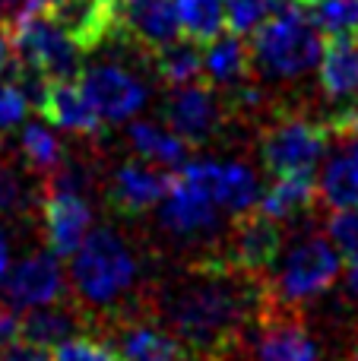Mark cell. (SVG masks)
<instances>
[{
    "mask_svg": "<svg viewBox=\"0 0 358 361\" xmlns=\"http://www.w3.org/2000/svg\"><path fill=\"white\" fill-rule=\"evenodd\" d=\"M327 149V121H314L308 114H279L260 133V162L273 178L314 175Z\"/></svg>",
    "mask_w": 358,
    "mask_h": 361,
    "instance_id": "5",
    "label": "cell"
},
{
    "mask_svg": "<svg viewBox=\"0 0 358 361\" xmlns=\"http://www.w3.org/2000/svg\"><path fill=\"white\" fill-rule=\"evenodd\" d=\"M42 225L51 254L73 257V250L92 231V209L82 193L54 178H44L42 187Z\"/></svg>",
    "mask_w": 358,
    "mask_h": 361,
    "instance_id": "9",
    "label": "cell"
},
{
    "mask_svg": "<svg viewBox=\"0 0 358 361\" xmlns=\"http://www.w3.org/2000/svg\"><path fill=\"white\" fill-rule=\"evenodd\" d=\"M251 76L247 42L235 32H222L203 44V80L216 89H228Z\"/></svg>",
    "mask_w": 358,
    "mask_h": 361,
    "instance_id": "23",
    "label": "cell"
},
{
    "mask_svg": "<svg viewBox=\"0 0 358 361\" xmlns=\"http://www.w3.org/2000/svg\"><path fill=\"white\" fill-rule=\"evenodd\" d=\"M35 111L51 127H61V130H70V133H99L101 124H105L76 76L44 82L42 95L35 102Z\"/></svg>",
    "mask_w": 358,
    "mask_h": 361,
    "instance_id": "16",
    "label": "cell"
},
{
    "mask_svg": "<svg viewBox=\"0 0 358 361\" xmlns=\"http://www.w3.org/2000/svg\"><path fill=\"white\" fill-rule=\"evenodd\" d=\"M321 89L333 102L358 99V35H327L321 44Z\"/></svg>",
    "mask_w": 358,
    "mask_h": 361,
    "instance_id": "21",
    "label": "cell"
},
{
    "mask_svg": "<svg viewBox=\"0 0 358 361\" xmlns=\"http://www.w3.org/2000/svg\"><path fill=\"white\" fill-rule=\"evenodd\" d=\"M0 361H51V352L38 349L32 343H23V339H13L0 349Z\"/></svg>",
    "mask_w": 358,
    "mask_h": 361,
    "instance_id": "35",
    "label": "cell"
},
{
    "mask_svg": "<svg viewBox=\"0 0 358 361\" xmlns=\"http://www.w3.org/2000/svg\"><path fill=\"white\" fill-rule=\"evenodd\" d=\"M51 361H127L111 343H101L92 336H70L57 349H51Z\"/></svg>",
    "mask_w": 358,
    "mask_h": 361,
    "instance_id": "32",
    "label": "cell"
},
{
    "mask_svg": "<svg viewBox=\"0 0 358 361\" xmlns=\"http://www.w3.org/2000/svg\"><path fill=\"white\" fill-rule=\"evenodd\" d=\"M10 42L13 57L42 73L44 80L80 76V44L61 29V23L44 6H35L32 0H23L10 16Z\"/></svg>",
    "mask_w": 358,
    "mask_h": 361,
    "instance_id": "4",
    "label": "cell"
},
{
    "mask_svg": "<svg viewBox=\"0 0 358 361\" xmlns=\"http://www.w3.org/2000/svg\"><path fill=\"white\" fill-rule=\"evenodd\" d=\"M171 171L149 165L146 159H133L124 162L111 175L108 184V206L121 216H143V212L156 209L162 203L165 190H168Z\"/></svg>",
    "mask_w": 358,
    "mask_h": 361,
    "instance_id": "15",
    "label": "cell"
},
{
    "mask_svg": "<svg viewBox=\"0 0 358 361\" xmlns=\"http://www.w3.org/2000/svg\"><path fill=\"white\" fill-rule=\"evenodd\" d=\"M35 6H51V4H57V0H32Z\"/></svg>",
    "mask_w": 358,
    "mask_h": 361,
    "instance_id": "41",
    "label": "cell"
},
{
    "mask_svg": "<svg viewBox=\"0 0 358 361\" xmlns=\"http://www.w3.org/2000/svg\"><path fill=\"white\" fill-rule=\"evenodd\" d=\"M181 23H178L175 0H118L114 4V38H127L140 54L152 57L165 44L178 42Z\"/></svg>",
    "mask_w": 358,
    "mask_h": 361,
    "instance_id": "11",
    "label": "cell"
},
{
    "mask_svg": "<svg viewBox=\"0 0 358 361\" xmlns=\"http://www.w3.org/2000/svg\"><path fill=\"white\" fill-rule=\"evenodd\" d=\"M279 254H283V222L266 216L260 206L235 212L228 225V247L222 250L226 260L266 276L276 267Z\"/></svg>",
    "mask_w": 358,
    "mask_h": 361,
    "instance_id": "10",
    "label": "cell"
},
{
    "mask_svg": "<svg viewBox=\"0 0 358 361\" xmlns=\"http://www.w3.org/2000/svg\"><path fill=\"white\" fill-rule=\"evenodd\" d=\"M35 200H42V193H35V187H32L29 169L19 171L13 165H0V212L25 216L35 206Z\"/></svg>",
    "mask_w": 358,
    "mask_h": 361,
    "instance_id": "30",
    "label": "cell"
},
{
    "mask_svg": "<svg viewBox=\"0 0 358 361\" xmlns=\"http://www.w3.org/2000/svg\"><path fill=\"white\" fill-rule=\"evenodd\" d=\"M23 0H0V10H13V6H19Z\"/></svg>",
    "mask_w": 358,
    "mask_h": 361,
    "instance_id": "40",
    "label": "cell"
},
{
    "mask_svg": "<svg viewBox=\"0 0 358 361\" xmlns=\"http://www.w3.org/2000/svg\"><path fill=\"white\" fill-rule=\"evenodd\" d=\"M6 269H10V241H6V231L0 225V282H4Z\"/></svg>",
    "mask_w": 358,
    "mask_h": 361,
    "instance_id": "38",
    "label": "cell"
},
{
    "mask_svg": "<svg viewBox=\"0 0 358 361\" xmlns=\"http://www.w3.org/2000/svg\"><path fill=\"white\" fill-rule=\"evenodd\" d=\"M346 282H349V292L358 298V254L349 257V269H346Z\"/></svg>",
    "mask_w": 358,
    "mask_h": 361,
    "instance_id": "39",
    "label": "cell"
},
{
    "mask_svg": "<svg viewBox=\"0 0 358 361\" xmlns=\"http://www.w3.org/2000/svg\"><path fill=\"white\" fill-rule=\"evenodd\" d=\"M76 80L86 89L89 102H92V108L99 111V118L105 121V124H118V121L133 118L146 102L143 82L133 73H127L124 67H114V63L80 70Z\"/></svg>",
    "mask_w": 358,
    "mask_h": 361,
    "instance_id": "14",
    "label": "cell"
},
{
    "mask_svg": "<svg viewBox=\"0 0 358 361\" xmlns=\"http://www.w3.org/2000/svg\"><path fill=\"white\" fill-rule=\"evenodd\" d=\"M70 279L82 305L111 307L137 279V260L111 228H95L73 250Z\"/></svg>",
    "mask_w": 358,
    "mask_h": 361,
    "instance_id": "3",
    "label": "cell"
},
{
    "mask_svg": "<svg viewBox=\"0 0 358 361\" xmlns=\"http://www.w3.org/2000/svg\"><path fill=\"white\" fill-rule=\"evenodd\" d=\"M25 111H29V102L19 92V86L10 80V76L0 73V133L13 130L25 121Z\"/></svg>",
    "mask_w": 358,
    "mask_h": 361,
    "instance_id": "34",
    "label": "cell"
},
{
    "mask_svg": "<svg viewBox=\"0 0 358 361\" xmlns=\"http://www.w3.org/2000/svg\"><path fill=\"white\" fill-rule=\"evenodd\" d=\"M16 326H19L16 311H13L10 305H0V349L16 339Z\"/></svg>",
    "mask_w": 358,
    "mask_h": 361,
    "instance_id": "36",
    "label": "cell"
},
{
    "mask_svg": "<svg viewBox=\"0 0 358 361\" xmlns=\"http://www.w3.org/2000/svg\"><path fill=\"white\" fill-rule=\"evenodd\" d=\"M181 35L197 44L213 42L216 35L226 32V10L222 0H175Z\"/></svg>",
    "mask_w": 358,
    "mask_h": 361,
    "instance_id": "28",
    "label": "cell"
},
{
    "mask_svg": "<svg viewBox=\"0 0 358 361\" xmlns=\"http://www.w3.org/2000/svg\"><path fill=\"white\" fill-rule=\"evenodd\" d=\"M130 143L140 152V159H146L149 165H159V169H168V171H178L190 156V146L178 133L149 124V121H133Z\"/></svg>",
    "mask_w": 358,
    "mask_h": 361,
    "instance_id": "25",
    "label": "cell"
},
{
    "mask_svg": "<svg viewBox=\"0 0 358 361\" xmlns=\"http://www.w3.org/2000/svg\"><path fill=\"white\" fill-rule=\"evenodd\" d=\"M44 10L80 44V51H95L114 38V6L105 0H57Z\"/></svg>",
    "mask_w": 358,
    "mask_h": 361,
    "instance_id": "19",
    "label": "cell"
},
{
    "mask_svg": "<svg viewBox=\"0 0 358 361\" xmlns=\"http://www.w3.org/2000/svg\"><path fill=\"white\" fill-rule=\"evenodd\" d=\"M251 333L257 339V361H317V343L298 317V307L273 298V292L251 324Z\"/></svg>",
    "mask_w": 358,
    "mask_h": 361,
    "instance_id": "7",
    "label": "cell"
},
{
    "mask_svg": "<svg viewBox=\"0 0 358 361\" xmlns=\"http://www.w3.org/2000/svg\"><path fill=\"white\" fill-rule=\"evenodd\" d=\"M159 216L162 225L178 238H197L216 228V216H219V203L213 193L190 178L184 169L171 171L168 190H165L162 203H159Z\"/></svg>",
    "mask_w": 358,
    "mask_h": 361,
    "instance_id": "13",
    "label": "cell"
},
{
    "mask_svg": "<svg viewBox=\"0 0 358 361\" xmlns=\"http://www.w3.org/2000/svg\"><path fill=\"white\" fill-rule=\"evenodd\" d=\"M323 35H358V0H292Z\"/></svg>",
    "mask_w": 358,
    "mask_h": 361,
    "instance_id": "29",
    "label": "cell"
},
{
    "mask_svg": "<svg viewBox=\"0 0 358 361\" xmlns=\"http://www.w3.org/2000/svg\"><path fill=\"white\" fill-rule=\"evenodd\" d=\"M283 0H222V10H226V32L235 35H251L260 23L273 16L279 10Z\"/></svg>",
    "mask_w": 358,
    "mask_h": 361,
    "instance_id": "31",
    "label": "cell"
},
{
    "mask_svg": "<svg viewBox=\"0 0 358 361\" xmlns=\"http://www.w3.org/2000/svg\"><path fill=\"white\" fill-rule=\"evenodd\" d=\"M321 44V32L298 6H289V10L279 6L266 23L251 32V42H247L251 73L257 70L270 80H298L317 67Z\"/></svg>",
    "mask_w": 358,
    "mask_h": 361,
    "instance_id": "2",
    "label": "cell"
},
{
    "mask_svg": "<svg viewBox=\"0 0 358 361\" xmlns=\"http://www.w3.org/2000/svg\"><path fill=\"white\" fill-rule=\"evenodd\" d=\"M19 152L29 171L51 178L63 165V146L44 124H23L19 127Z\"/></svg>",
    "mask_w": 358,
    "mask_h": 361,
    "instance_id": "27",
    "label": "cell"
},
{
    "mask_svg": "<svg viewBox=\"0 0 358 361\" xmlns=\"http://www.w3.org/2000/svg\"><path fill=\"white\" fill-rule=\"evenodd\" d=\"M0 295H4V305H10L13 311H29V307L61 301L67 295V276L61 269V257L48 250V254H32L19 260L16 267L6 269Z\"/></svg>",
    "mask_w": 358,
    "mask_h": 361,
    "instance_id": "12",
    "label": "cell"
},
{
    "mask_svg": "<svg viewBox=\"0 0 358 361\" xmlns=\"http://www.w3.org/2000/svg\"><path fill=\"white\" fill-rule=\"evenodd\" d=\"M13 63V42H10V19H0V73Z\"/></svg>",
    "mask_w": 358,
    "mask_h": 361,
    "instance_id": "37",
    "label": "cell"
},
{
    "mask_svg": "<svg viewBox=\"0 0 358 361\" xmlns=\"http://www.w3.org/2000/svg\"><path fill=\"white\" fill-rule=\"evenodd\" d=\"M190 178H197L209 193L213 200L219 203V209H228L235 212L241 209H251L257 206L260 200V184H257V175H254L247 165L241 162H228V165H219V162H184L181 165Z\"/></svg>",
    "mask_w": 358,
    "mask_h": 361,
    "instance_id": "17",
    "label": "cell"
},
{
    "mask_svg": "<svg viewBox=\"0 0 358 361\" xmlns=\"http://www.w3.org/2000/svg\"><path fill=\"white\" fill-rule=\"evenodd\" d=\"M162 118L168 130L178 133L187 146H203L219 133L226 105L219 102L216 86H209L206 80H197L187 86H175V92L162 105Z\"/></svg>",
    "mask_w": 358,
    "mask_h": 361,
    "instance_id": "8",
    "label": "cell"
},
{
    "mask_svg": "<svg viewBox=\"0 0 358 361\" xmlns=\"http://www.w3.org/2000/svg\"><path fill=\"white\" fill-rule=\"evenodd\" d=\"M86 326H89L86 311L76 307V305H70L67 298H61V301H51V305L29 307L25 317H19L16 339L51 352L61 343H67L70 336H80Z\"/></svg>",
    "mask_w": 358,
    "mask_h": 361,
    "instance_id": "18",
    "label": "cell"
},
{
    "mask_svg": "<svg viewBox=\"0 0 358 361\" xmlns=\"http://www.w3.org/2000/svg\"><path fill=\"white\" fill-rule=\"evenodd\" d=\"M317 203L327 209L358 203V140L330 137V149L323 156V171L317 180Z\"/></svg>",
    "mask_w": 358,
    "mask_h": 361,
    "instance_id": "20",
    "label": "cell"
},
{
    "mask_svg": "<svg viewBox=\"0 0 358 361\" xmlns=\"http://www.w3.org/2000/svg\"><path fill=\"white\" fill-rule=\"evenodd\" d=\"M266 298V276L251 273L219 254L184 269L181 279L165 292L162 314L190 358L226 361L245 343Z\"/></svg>",
    "mask_w": 358,
    "mask_h": 361,
    "instance_id": "1",
    "label": "cell"
},
{
    "mask_svg": "<svg viewBox=\"0 0 358 361\" xmlns=\"http://www.w3.org/2000/svg\"><path fill=\"white\" fill-rule=\"evenodd\" d=\"M149 61H152V67H156V76L171 89L203 80V44L190 42V38L165 44Z\"/></svg>",
    "mask_w": 358,
    "mask_h": 361,
    "instance_id": "26",
    "label": "cell"
},
{
    "mask_svg": "<svg viewBox=\"0 0 358 361\" xmlns=\"http://www.w3.org/2000/svg\"><path fill=\"white\" fill-rule=\"evenodd\" d=\"M276 276L270 282L273 298L285 305H302L308 298L323 295L342 273V254L333 241L321 235H308L289 250H283L276 260Z\"/></svg>",
    "mask_w": 358,
    "mask_h": 361,
    "instance_id": "6",
    "label": "cell"
},
{
    "mask_svg": "<svg viewBox=\"0 0 358 361\" xmlns=\"http://www.w3.org/2000/svg\"><path fill=\"white\" fill-rule=\"evenodd\" d=\"M105 4H111V6H114V4H118V0H105Z\"/></svg>",
    "mask_w": 358,
    "mask_h": 361,
    "instance_id": "43",
    "label": "cell"
},
{
    "mask_svg": "<svg viewBox=\"0 0 358 361\" xmlns=\"http://www.w3.org/2000/svg\"><path fill=\"white\" fill-rule=\"evenodd\" d=\"M118 352L127 361H190V352L175 333L143 317L118 326Z\"/></svg>",
    "mask_w": 358,
    "mask_h": 361,
    "instance_id": "22",
    "label": "cell"
},
{
    "mask_svg": "<svg viewBox=\"0 0 358 361\" xmlns=\"http://www.w3.org/2000/svg\"><path fill=\"white\" fill-rule=\"evenodd\" d=\"M346 361H358V349H355V352H352V355H349Z\"/></svg>",
    "mask_w": 358,
    "mask_h": 361,
    "instance_id": "42",
    "label": "cell"
},
{
    "mask_svg": "<svg viewBox=\"0 0 358 361\" xmlns=\"http://www.w3.org/2000/svg\"><path fill=\"white\" fill-rule=\"evenodd\" d=\"M257 206L266 212V216L276 219V222L302 219L317 206V180H314V175L273 178V184L260 193Z\"/></svg>",
    "mask_w": 358,
    "mask_h": 361,
    "instance_id": "24",
    "label": "cell"
},
{
    "mask_svg": "<svg viewBox=\"0 0 358 361\" xmlns=\"http://www.w3.org/2000/svg\"><path fill=\"white\" fill-rule=\"evenodd\" d=\"M327 235H330V241L336 244V250H340L346 260L358 254V203L330 212Z\"/></svg>",
    "mask_w": 358,
    "mask_h": 361,
    "instance_id": "33",
    "label": "cell"
}]
</instances>
